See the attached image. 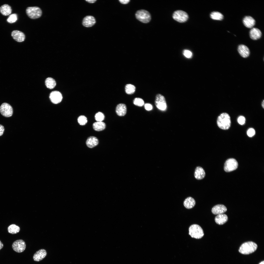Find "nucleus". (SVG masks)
I'll return each mask as SVG.
<instances>
[{
  "instance_id": "1",
  "label": "nucleus",
  "mask_w": 264,
  "mask_h": 264,
  "mask_svg": "<svg viewBox=\"0 0 264 264\" xmlns=\"http://www.w3.org/2000/svg\"><path fill=\"white\" fill-rule=\"evenodd\" d=\"M217 124L220 129L224 130L229 129L231 125V121L229 115L226 112L221 113L218 117Z\"/></svg>"
},
{
  "instance_id": "2",
  "label": "nucleus",
  "mask_w": 264,
  "mask_h": 264,
  "mask_svg": "<svg viewBox=\"0 0 264 264\" xmlns=\"http://www.w3.org/2000/svg\"><path fill=\"white\" fill-rule=\"evenodd\" d=\"M257 248V245L255 243L249 241L243 243L240 247L239 251L242 254H248L254 252Z\"/></svg>"
},
{
  "instance_id": "3",
  "label": "nucleus",
  "mask_w": 264,
  "mask_h": 264,
  "mask_svg": "<svg viewBox=\"0 0 264 264\" xmlns=\"http://www.w3.org/2000/svg\"><path fill=\"white\" fill-rule=\"evenodd\" d=\"M189 231V234L192 238L199 239L204 235L203 229L200 226L197 224H194L190 226Z\"/></svg>"
},
{
  "instance_id": "4",
  "label": "nucleus",
  "mask_w": 264,
  "mask_h": 264,
  "mask_svg": "<svg viewBox=\"0 0 264 264\" xmlns=\"http://www.w3.org/2000/svg\"><path fill=\"white\" fill-rule=\"evenodd\" d=\"M26 13L28 16L32 19H36L40 17L42 14L41 9L37 6L28 7L26 10Z\"/></svg>"
},
{
  "instance_id": "5",
  "label": "nucleus",
  "mask_w": 264,
  "mask_h": 264,
  "mask_svg": "<svg viewBox=\"0 0 264 264\" xmlns=\"http://www.w3.org/2000/svg\"><path fill=\"white\" fill-rule=\"evenodd\" d=\"M135 15L138 20L144 23H148L151 19V15L150 13L144 10H140L137 11Z\"/></svg>"
},
{
  "instance_id": "6",
  "label": "nucleus",
  "mask_w": 264,
  "mask_h": 264,
  "mask_svg": "<svg viewBox=\"0 0 264 264\" xmlns=\"http://www.w3.org/2000/svg\"><path fill=\"white\" fill-rule=\"evenodd\" d=\"M155 104L157 108L162 111L165 110L167 104L165 97L161 94H157L155 97Z\"/></svg>"
},
{
  "instance_id": "7",
  "label": "nucleus",
  "mask_w": 264,
  "mask_h": 264,
  "mask_svg": "<svg viewBox=\"0 0 264 264\" xmlns=\"http://www.w3.org/2000/svg\"><path fill=\"white\" fill-rule=\"evenodd\" d=\"M0 112L4 116L9 117L12 116L13 112V109L10 104L7 103H4L0 107Z\"/></svg>"
},
{
  "instance_id": "8",
  "label": "nucleus",
  "mask_w": 264,
  "mask_h": 264,
  "mask_svg": "<svg viewBox=\"0 0 264 264\" xmlns=\"http://www.w3.org/2000/svg\"><path fill=\"white\" fill-rule=\"evenodd\" d=\"M187 13L181 10H177L174 12L173 15V18L180 22H184L186 21L188 18Z\"/></svg>"
},
{
  "instance_id": "9",
  "label": "nucleus",
  "mask_w": 264,
  "mask_h": 264,
  "mask_svg": "<svg viewBox=\"0 0 264 264\" xmlns=\"http://www.w3.org/2000/svg\"><path fill=\"white\" fill-rule=\"evenodd\" d=\"M238 166V162L235 159L230 158L227 160L225 163L224 170L227 172H231L236 169Z\"/></svg>"
},
{
  "instance_id": "10",
  "label": "nucleus",
  "mask_w": 264,
  "mask_h": 264,
  "mask_svg": "<svg viewBox=\"0 0 264 264\" xmlns=\"http://www.w3.org/2000/svg\"><path fill=\"white\" fill-rule=\"evenodd\" d=\"M26 247L25 242L21 239L17 240L13 243L12 247L13 250L18 253L22 252L25 250Z\"/></svg>"
},
{
  "instance_id": "11",
  "label": "nucleus",
  "mask_w": 264,
  "mask_h": 264,
  "mask_svg": "<svg viewBox=\"0 0 264 264\" xmlns=\"http://www.w3.org/2000/svg\"><path fill=\"white\" fill-rule=\"evenodd\" d=\"M49 98L53 103L57 104L61 101L63 97L61 93L57 91H52L50 93Z\"/></svg>"
},
{
  "instance_id": "12",
  "label": "nucleus",
  "mask_w": 264,
  "mask_h": 264,
  "mask_svg": "<svg viewBox=\"0 0 264 264\" xmlns=\"http://www.w3.org/2000/svg\"><path fill=\"white\" fill-rule=\"evenodd\" d=\"M96 22L95 19L93 16L88 15L86 16L83 18L82 24L84 26L89 27L93 26Z\"/></svg>"
},
{
  "instance_id": "13",
  "label": "nucleus",
  "mask_w": 264,
  "mask_h": 264,
  "mask_svg": "<svg viewBox=\"0 0 264 264\" xmlns=\"http://www.w3.org/2000/svg\"><path fill=\"white\" fill-rule=\"evenodd\" d=\"M11 35L13 38L18 42L23 41L25 39V35L23 33L18 30H14L11 33Z\"/></svg>"
},
{
  "instance_id": "14",
  "label": "nucleus",
  "mask_w": 264,
  "mask_h": 264,
  "mask_svg": "<svg viewBox=\"0 0 264 264\" xmlns=\"http://www.w3.org/2000/svg\"><path fill=\"white\" fill-rule=\"evenodd\" d=\"M47 253L44 249H40L34 254L33 258L35 261L39 262L44 259L46 256Z\"/></svg>"
},
{
  "instance_id": "15",
  "label": "nucleus",
  "mask_w": 264,
  "mask_h": 264,
  "mask_svg": "<svg viewBox=\"0 0 264 264\" xmlns=\"http://www.w3.org/2000/svg\"><path fill=\"white\" fill-rule=\"evenodd\" d=\"M227 210V209L224 205L218 204L214 206L212 208V213L214 214L219 215L222 214Z\"/></svg>"
},
{
  "instance_id": "16",
  "label": "nucleus",
  "mask_w": 264,
  "mask_h": 264,
  "mask_svg": "<svg viewBox=\"0 0 264 264\" xmlns=\"http://www.w3.org/2000/svg\"><path fill=\"white\" fill-rule=\"evenodd\" d=\"M238 50L240 55L243 58H246L248 57L250 54L249 48L246 45L241 44L238 47Z\"/></svg>"
},
{
  "instance_id": "17",
  "label": "nucleus",
  "mask_w": 264,
  "mask_h": 264,
  "mask_svg": "<svg viewBox=\"0 0 264 264\" xmlns=\"http://www.w3.org/2000/svg\"><path fill=\"white\" fill-rule=\"evenodd\" d=\"M127 110V107L125 104L120 103L118 104L116 107V112L118 115L122 116H124L126 114Z\"/></svg>"
},
{
  "instance_id": "18",
  "label": "nucleus",
  "mask_w": 264,
  "mask_h": 264,
  "mask_svg": "<svg viewBox=\"0 0 264 264\" xmlns=\"http://www.w3.org/2000/svg\"><path fill=\"white\" fill-rule=\"evenodd\" d=\"M243 22L245 27L248 28H251L255 25V21L252 17L250 16H247L243 18Z\"/></svg>"
},
{
  "instance_id": "19",
  "label": "nucleus",
  "mask_w": 264,
  "mask_h": 264,
  "mask_svg": "<svg viewBox=\"0 0 264 264\" xmlns=\"http://www.w3.org/2000/svg\"><path fill=\"white\" fill-rule=\"evenodd\" d=\"M262 35L261 31L259 29L253 28L250 32V36L252 39L255 40L260 38Z\"/></svg>"
},
{
  "instance_id": "20",
  "label": "nucleus",
  "mask_w": 264,
  "mask_h": 264,
  "mask_svg": "<svg viewBox=\"0 0 264 264\" xmlns=\"http://www.w3.org/2000/svg\"><path fill=\"white\" fill-rule=\"evenodd\" d=\"M98 143L99 141L97 138L93 136H90L88 137L86 141L87 146L90 148L96 146Z\"/></svg>"
},
{
  "instance_id": "21",
  "label": "nucleus",
  "mask_w": 264,
  "mask_h": 264,
  "mask_svg": "<svg viewBox=\"0 0 264 264\" xmlns=\"http://www.w3.org/2000/svg\"><path fill=\"white\" fill-rule=\"evenodd\" d=\"M194 175L196 179L198 180H201L204 177L205 173L202 168L200 166H198L195 169Z\"/></svg>"
},
{
  "instance_id": "22",
  "label": "nucleus",
  "mask_w": 264,
  "mask_h": 264,
  "mask_svg": "<svg viewBox=\"0 0 264 264\" xmlns=\"http://www.w3.org/2000/svg\"><path fill=\"white\" fill-rule=\"evenodd\" d=\"M228 218L227 216L225 214H221L217 215L215 218L216 222L220 225H223L227 221Z\"/></svg>"
},
{
  "instance_id": "23",
  "label": "nucleus",
  "mask_w": 264,
  "mask_h": 264,
  "mask_svg": "<svg viewBox=\"0 0 264 264\" xmlns=\"http://www.w3.org/2000/svg\"><path fill=\"white\" fill-rule=\"evenodd\" d=\"M196 203L195 200L193 198L189 197L187 198L184 202L185 207L187 209H190L193 208Z\"/></svg>"
},
{
  "instance_id": "24",
  "label": "nucleus",
  "mask_w": 264,
  "mask_h": 264,
  "mask_svg": "<svg viewBox=\"0 0 264 264\" xmlns=\"http://www.w3.org/2000/svg\"><path fill=\"white\" fill-rule=\"evenodd\" d=\"M12 9L10 6L7 4H4L0 7V12L3 15L7 16L11 13Z\"/></svg>"
},
{
  "instance_id": "25",
  "label": "nucleus",
  "mask_w": 264,
  "mask_h": 264,
  "mask_svg": "<svg viewBox=\"0 0 264 264\" xmlns=\"http://www.w3.org/2000/svg\"><path fill=\"white\" fill-rule=\"evenodd\" d=\"M106 126L105 123L102 121H97L93 123L92 125L93 129L97 131L103 130L105 129Z\"/></svg>"
},
{
  "instance_id": "26",
  "label": "nucleus",
  "mask_w": 264,
  "mask_h": 264,
  "mask_svg": "<svg viewBox=\"0 0 264 264\" xmlns=\"http://www.w3.org/2000/svg\"><path fill=\"white\" fill-rule=\"evenodd\" d=\"M45 83L46 87L50 89L53 88L56 84L55 80L53 78L50 77L47 78L46 79Z\"/></svg>"
},
{
  "instance_id": "27",
  "label": "nucleus",
  "mask_w": 264,
  "mask_h": 264,
  "mask_svg": "<svg viewBox=\"0 0 264 264\" xmlns=\"http://www.w3.org/2000/svg\"><path fill=\"white\" fill-rule=\"evenodd\" d=\"M9 232L12 234H16L19 232L20 230V227L15 224H12L9 226L8 228Z\"/></svg>"
},
{
  "instance_id": "28",
  "label": "nucleus",
  "mask_w": 264,
  "mask_h": 264,
  "mask_svg": "<svg viewBox=\"0 0 264 264\" xmlns=\"http://www.w3.org/2000/svg\"><path fill=\"white\" fill-rule=\"evenodd\" d=\"M211 18L214 20H221L223 18V16L221 13L218 11H213L210 15Z\"/></svg>"
},
{
  "instance_id": "29",
  "label": "nucleus",
  "mask_w": 264,
  "mask_h": 264,
  "mask_svg": "<svg viewBox=\"0 0 264 264\" xmlns=\"http://www.w3.org/2000/svg\"><path fill=\"white\" fill-rule=\"evenodd\" d=\"M136 88L135 86L131 84H126L125 87L126 93L128 94H131L134 93L135 91Z\"/></svg>"
},
{
  "instance_id": "30",
  "label": "nucleus",
  "mask_w": 264,
  "mask_h": 264,
  "mask_svg": "<svg viewBox=\"0 0 264 264\" xmlns=\"http://www.w3.org/2000/svg\"><path fill=\"white\" fill-rule=\"evenodd\" d=\"M77 121L78 123L80 125H85L87 122V117L84 115H81L78 118Z\"/></svg>"
},
{
  "instance_id": "31",
  "label": "nucleus",
  "mask_w": 264,
  "mask_h": 264,
  "mask_svg": "<svg viewBox=\"0 0 264 264\" xmlns=\"http://www.w3.org/2000/svg\"><path fill=\"white\" fill-rule=\"evenodd\" d=\"M105 118V116L104 114L101 112H98L95 115V118L97 121H102Z\"/></svg>"
},
{
  "instance_id": "32",
  "label": "nucleus",
  "mask_w": 264,
  "mask_h": 264,
  "mask_svg": "<svg viewBox=\"0 0 264 264\" xmlns=\"http://www.w3.org/2000/svg\"><path fill=\"white\" fill-rule=\"evenodd\" d=\"M133 103L135 105L141 107L143 105L144 102L142 99L140 98H136L134 99L133 100Z\"/></svg>"
},
{
  "instance_id": "33",
  "label": "nucleus",
  "mask_w": 264,
  "mask_h": 264,
  "mask_svg": "<svg viewBox=\"0 0 264 264\" xmlns=\"http://www.w3.org/2000/svg\"><path fill=\"white\" fill-rule=\"evenodd\" d=\"M17 19V16L16 14H12L9 15L7 20L8 22L12 23L15 22Z\"/></svg>"
},
{
  "instance_id": "34",
  "label": "nucleus",
  "mask_w": 264,
  "mask_h": 264,
  "mask_svg": "<svg viewBox=\"0 0 264 264\" xmlns=\"http://www.w3.org/2000/svg\"><path fill=\"white\" fill-rule=\"evenodd\" d=\"M255 134V131L254 129L252 128L249 129L247 131V134L250 137H253Z\"/></svg>"
},
{
  "instance_id": "35",
  "label": "nucleus",
  "mask_w": 264,
  "mask_h": 264,
  "mask_svg": "<svg viewBox=\"0 0 264 264\" xmlns=\"http://www.w3.org/2000/svg\"><path fill=\"white\" fill-rule=\"evenodd\" d=\"M245 118L243 116H240L237 119V121L238 123L241 125H243L245 123Z\"/></svg>"
},
{
  "instance_id": "36",
  "label": "nucleus",
  "mask_w": 264,
  "mask_h": 264,
  "mask_svg": "<svg viewBox=\"0 0 264 264\" xmlns=\"http://www.w3.org/2000/svg\"><path fill=\"white\" fill-rule=\"evenodd\" d=\"M184 55L187 58H190L192 56V52L189 50H185L183 52Z\"/></svg>"
},
{
  "instance_id": "37",
  "label": "nucleus",
  "mask_w": 264,
  "mask_h": 264,
  "mask_svg": "<svg viewBox=\"0 0 264 264\" xmlns=\"http://www.w3.org/2000/svg\"><path fill=\"white\" fill-rule=\"evenodd\" d=\"M144 108L146 110L149 111L151 110L153 108L152 105L150 103H146L144 105Z\"/></svg>"
},
{
  "instance_id": "38",
  "label": "nucleus",
  "mask_w": 264,
  "mask_h": 264,
  "mask_svg": "<svg viewBox=\"0 0 264 264\" xmlns=\"http://www.w3.org/2000/svg\"><path fill=\"white\" fill-rule=\"evenodd\" d=\"M4 131V126L0 124V136L3 135Z\"/></svg>"
},
{
  "instance_id": "39",
  "label": "nucleus",
  "mask_w": 264,
  "mask_h": 264,
  "mask_svg": "<svg viewBox=\"0 0 264 264\" xmlns=\"http://www.w3.org/2000/svg\"><path fill=\"white\" fill-rule=\"evenodd\" d=\"M119 2L121 4H126L128 3L130 1L129 0H119Z\"/></svg>"
},
{
  "instance_id": "40",
  "label": "nucleus",
  "mask_w": 264,
  "mask_h": 264,
  "mask_svg": "<svg viewBox=\"0 0 264 264\" xmlns=\"http://www.w3.org/2000/svg\"><path fill=\"white\" fill-rule=\"evenodd\" d=\"M87 2L90 3H93L95 2L97 0H85Z\"/></svg>"
},
{
  "instance_id": "41",
  "label": "nucleus",
  "mask_w": 264,
  "mask_h": 264,
  "mask_svg": "<svg viewBox=\"0 0 264 264\" xmlns=\"http://www.w3.org/2000/svg\"><path fill=\"white\" fill-rule=\"evenodd\" d=\"M3 246V243L0 240V250L2 249Z\"/></svg>"
},
{
  "instance_id": "42",
  "label": "nucleus",
  "mask_w": 264,
  "mask_h": 264,
  "mask_svg": "<svg viewBox=\"0 0 264 264\" xmlns=\"http://www.w3.org/2000/svg\"><path fill=\"white\" fill-rule=\"evenodd\" d=\"M262 106L263 109H264V100H263L262 103Z\"/></svg>"
},
{
  "instance_id": "43",
  "label": "nucleus",
  "mask_w": 264,
  "mask_h": 264,
  "mask_svg": "<svg viewBox=\"0 0 264 264\" xmlns=\"http://www.w3.org/2000/svg\"><path fill=\"white\" fill-rule=\"evenodd\" d=\"M259 264H264V261H263L260 263Z\"/></svg>"
}]
</instances>
